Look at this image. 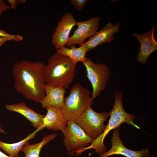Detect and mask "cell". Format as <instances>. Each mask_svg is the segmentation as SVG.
<instances>
[{
	"label": "cell",
	"instance_id": "6da1fadb",
	"mask_svg": "<svg viewBox=\"0 0 157 157\" xmlns=\"http://www.w3.org/2000/svg\"><path fill=\"white\" fill-rule=\"evenodd\" d=\"M45 66L39 61L33 62L25 60L15 63L12 73L15 90L26 98L40 103L45 95Z\"/></svg>",
	"mask_w": 157,
	"mask_h": 157
},
{
	"label": "cell",
	"instance_id": "7a4b0ae2",
	"mask_svg": "<svg viewBox=\"0 0 157 157\" xmlns=\"http://www.w3.org/2000/svg\"><path fill=\"white\" fill-rule=\"evenodd\" d=\"M76 64L68 57L56 52L49 58L44 67L46 84L68 88L75 76Z\"/></svg>",
	"mask_w": 157,
	"mask_h": 157
},
{
	"label": "cell",
	"instance_id": "3957f363",
	"mask_svg": "<svg viewBox=\"0 0 157 157\" xmlns=\"http://www.w3.org/2000/svg\"><path fill=\"white\" fill-rule=\"evenodd\" d=\"M122 93L118 91L115 94V102L113 107L110 112V119L108 124L102 134L91 144V145L79 150L78 154L80 155L85 150L91 149L95 150L94 153L100 155L106 151V147L104 141L106 136L112 130L117 128L122 124L126 123L132 125L138 129H140L134 123L135 117L132 113H127L124 110L122 103Z\"/></svg>",
	"mask_w": 157,
	"mask_h": 157
},
{
	"label": "cell",
	"instance_id": "277c9868",
	"mask_svg": "<svg viewBox=\"0 0 157 157\" xmlns=\"http://www.w3.org/2000/svg\"><path fill=\"white\" fill-rule=\"evenodd\" d=\"M89 90L77 83L71 87L69 95L64 98L61 110L67 121L76 120L89 107L93 99Z\"/></svg>",
	"mask_w": 157,
	"mask_h": 157
},
{
	"label": "cell",
	"instance_id": "5b68a950",
	"mask_svg": "<svg viewBox=\"0 0 157 157\" xmlns=\"http://www.w3.org/2000/svg\"><path fill=\"white\" fill-rule=\"evenodd\" d=\"M109 116L110 113H97L90 107L74 121L88 136L95 140L104 131L106 125L104 123Z\"/></svg>",
	"mask_w": 157,
	"mask_h": 157
},
{
	"label": "cell",
	"instance_id": "8992f818",
	"mask_svg": "<svg viewBox=\"0 0 157 157\" xmlns=\"http://www.w3.org/2000/svg\"><path fill=\"white\" fill-rule=\"evenodd\" d=\"M83 64L86 69L87 77L92 87L91 97L94 99L105 89L110 78V69L105 64L95 63L89 58Z\"/></svg>",
	"mask_w": 157,
	"mask_h": 157
},
{
	"label": "cell",
	"instance_id": "52a82bcc",
	"mask_svg": "<svg viewBox=\"0 0 157 157\" xmlns=\"http://www.w3.org/2000/svg\"><path fill=\"white\" fill-rule=\"evenodd\" d=\"M63 142L67 151L76 152L89 146L94 140L88 136L74 121H67V125L62 131Z\"/></svg>",
	"mask_w": 157,
	"mask_h": 157
},
{
	"label": "cell",
	"instance_id": "ba28073f",
	"mask_svg": "<svg viewBox=\"0 0 157 157\" xmlns=\"http://www.w3.org/2000/svg\"><path fill=\"white\" fill-rule=\"evenodd\" d=\"M100 18L97 16L82 22H76L77 28L70 37L66 45L68 47L78 44H83L85 40L93 35L98 30L100 25Z\"/></svg>",
	"mask_w": 157,
	"mask_h": 157
},
{
	"label": "cell",
	"instance_id": "9c48e42d",
	"mask_svg": "<svg viewBox=\"0 0 157 157\" xmlns=\"http://www.w3.org/2000/svg\"><path fill=\"white\" fill-rule=\"evenodd\" d=\"M76 22L72 14L67 13L58 22L52 40V43L57 49L66 45L70 37V32L76 25Z\"/></svg>",
	"mask_w": 157,
	"mask_h": 157
},
{
	"label": "cell",
	"instance_id": "30bf717a",
	"mask_svg": "<svg viewBox=\"0 0 157 157\" xmlns=\"http://www.w3.org/2000/svg\"><path fill=\"white\" fill-rule=\"evenodd\" d=\"M119 129H113L111 140L112 147L110 150L106 151L99 157H108L114 155H121L126 157H141L149 155V149L145 148L139 151H133L127 148L123 144L119 135Z\"/></svg>",
	"mask_w": 157,
	"mask_h": 157
},
{
	"label": "cell",
	"instance_id": "8fae6325",
	"mask_svg": "<svg viewBox=\"0 0 157 157\" xmlns=\"http://www.w3.org/2000/svg\"><path fill=\"white\" fill-rule=\"evenodd\" d=\"M121 24L119 22L115 24L110 22L106 24L99 31L90 38L88 41L84 42L87 52L99 45L111 42L114 38V35L119 32Z\"/></svg>",
	"mask_w": 157,
	"mask_h": 157
},
{
	"label": "cell",
	"instance_id": "7c38bea8",
	"mask_svg": "<svg viewBox=\"0 0 157 157\" xmlns=\"http://www.w3.org/2000/svg\"><path fill=\"white\" fill-rule=\"evenodd\" d=\"M156 25L153 24L148 31L142 34L132 33L140 45V51L137 57V61L143 64L147 62L149 57L157 50V42L154 35Z\"/></svg>",
	"mask_w": 157,
	"mask_h": 157
},
{
	"label": "cell",
	"instance_id": "4fadbf2b",
	"mask_svg": "<svg viewBox=\"0 0 157 157\" xmlns=\"http://www.w3.org/2000/svg\"><path fill=\"white\" fill-rule=\"evenodd\" d=\"M47 113L43 119V124L41 126L43 129H48L61 131L66 127L67 120L61 110V109L53 106L46 108Z\"/></svg>",
	"mask_w": 157,
	"mask_h": 157
},
{
	"label": "cell",
	"instance_id": "5bb4252c",
	"mask_svg": "<svg viewBox=\"0 0 157 157\" xmlns=\"http://www.w3.org/2000/svg\"><path fill=\"white\" fill-rule=\"evenodd\" d=\"M5 107L10 111L19 113L24 116L36 129L41 127L43 125L44 115L36 112L24 102L6 104Z\"/></svg>",
	"mask_w": 157,
	"mask_h": 157
},
{
	"label": "cell",
	"instance_id": "9a60e30c",
	"mask_svg": "<svg viewBox=\"0 0 157 157\" xmlns=\"http://www.w3.org/2000/svg\"><path fill=\"white\" fill-rule=\"evenodd\" d=\"M45 97L40 103L43 108L53 106L61 109L63 106L66 89L52 86L45 84Z\"/></svg>",
	"mask_w": 157,
	"mask_h": 157
},
{
	"label": "cell",
	"instance_id": "2e32d148",
	"mask_svg": "<svg viewBox=\"0 0 157 157\" xmlns=\"http://www.w3.org/2000/svg\"><path fill=\"white\" fill-rule=\"evenodd\" d=\"M69 47L70 48H69L64 47L58 49L56 52L68 57L76 63L79 62L83 63L86 60L87 52L84 44L78 48L75 45Z\"/></svg>",
	"mask_w": 157,
	"mask_h": 157
},
{
	"label": "cell",
	"instance_id": "e0dca14e",
	"mask_svg": "<svg viewBox=\"0 0 157 157\" xmlns=\"http://www.w3.org/2000/svg\"><path fill=\"white\" fill-rule=\"evenodd\" d=\"M42 129L41 127L36 129L24 139L16 142L9 143L0 140V148L10 156L14 157L18 156L19 152L25 143L30 140L35 138L36 134Z\"/></svg>",
	"mask_w": 157,
	"mask_h": 157
},
{
	"label": "cell",
	"instance_id": "ac0fdd59",
	"mask_svg": "<svg viewBox=\"0 0 157 157\" xmlns=\"http://www.w3.org/2000/svg\"><path fill=\"white\" fill-rule=\"evenodd\" d=\"M57 136L56 133H53L43 137L41 142L33 144H30L28 141L23 146L21 151L24 153V157H40V153L42 148L48 142L54 140Z\"/></svg>",
	"mask_w": 157,
	"mask_h": 157
},
{
	"label": "cell",
	"instance_id": "d6986e66",
	"mask_svg": "<svg viewBox=\"0 0 157 157\" xmlns=\"http://www.w3.org/2000/svg\"><path fill=\"white\" fill-rule=\"evenodd\" d=\"M88 0H72L70 4L74 6L77 11H81L88 2Z\"/></svg>",
	"mask_w": 157,
	"mask_h": 157
},
{
	"label": "cell",
	"instance_id": "ffe728a7",
	"mask_svg": "<svg viewBox=\"0 0 157 157\" xmlns=\"http://www.w3.org/2000/svg\"><path fill=\"white\" fill-rule=\"evenodd\" d=\"M0 37L10 38L12 40H13L16 42L21 41L23 39V37L21 35L10 34L1 29H0Z\"/></svg>",
	"mask_w": 157,
	"mask_h": 157
},
{
	"label": "cell",
	"instance_id": "44dd1931",
	"mask_svg": "<svg viewBox=\"0 0 157 157\" xmlns=\"http://www.w3.org/2000/svg\"><path fill=\"white\" fill-rule=\"evenodd\" d=\"M10 9V6L6 4L3 0H0V17L3 12Z\"/></svg>",
	"mask_w": 157,
	"mask_h": 157
},
{
	"label": "cell",
	"instance_id": "7402d4cb",
	"mask_svg": "<svg viewBox=\"0 0 157 157\" xmlns=\"http://www.w3.org/2000/svg\"><path fill=\"white\" fill-rule=\"evenodd\" d=\"M10 4V7L13 9H16L17 4L16 0H8Z\"/></svg>",
	"mask_w": 157,
	"mask_h": 157
},
{
	"label": "cell",
	"instance_id": "603a6c76",
	"mask_svg": "<svg viewBox=\"0 0 157 157\" xmlns=\"http://www.w3.org/2000/svg\"><path fill=\"white\" fill-rule=\"evenodd\" d=\"M10 38L5 37H0V47L3 45L6 42L11 40Z\"/></svg>",
	"mask_w": 157,
	"mask_h": 157
},
{
	"label": "cell",
	"instance_id": "cb8c5ba5",
	"mask_svg": "<svg viewBox=\"0 0 157 157\" xmlns=\"http://www.w3.org/2000/svg\"><path fill=\"white\" fill-rule=\"evenodd\" d=\"M0 157H21L19 156L17 157L12 156L10 155H8L2 152L0 150Z\"/></svg>",
	"mask_w": 157,
	"mask_h": 157
},
{
	"label": "cell",
	"instance_id": "d4e9b609",
	"mask_svg": "<svg viewBox=\"0 0 157 157\" xmlns=\"http://www.w3.org/2000/svg\"><path fill=\"white\" fill-rule=\"evenodd\" d=\"M17 3V4H24L26 1V0H16Z\"/></svg>",
	"mask_w": 157,
	"mask_h": 157
},
{
	"label": "cell",
	"instance_id": "484cf974",
	"mask_svg": "<svg viewBox=\"0 0 157 157\" xmlns=\"http://www.w3.org/2000/svg\"><path fill=\"white\" fill-rule=\"evenodd\" d=\"M0 133H3V134H7V133L6 132L4 129H3L1 127V125L0 124Z\"/></svg>",
	"mask_w": 157,
	"mask_h": 157
}]
</instances>
